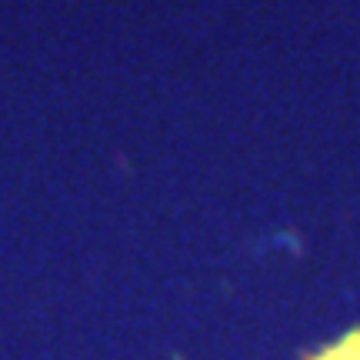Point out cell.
I'll use <instances>...</instances> for the list:
<instances>
[{"label":"cell","instance_id":"cell-1","mask_svg":"<svg viewBox=\"0 0 360 360\" xmlns=\"http://www.w3.org/2000/svg\"><path fill=\"white\" fill-rule=\"evenodd\" d=\"M310 360H360V327L334 340V344H327L323 350H317Z\"/></svg>","mask_w":360,"mask_h":360}]
</instances>
